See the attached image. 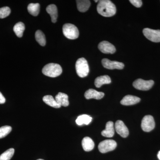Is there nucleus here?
I'll return each mask as SVG.
<instances>
[{"label":"nucleus","instance_id":"obj_13","mask_svg":"<svg viewBox=\"0 0 160 160\" xmlns=\"http://www.w3.org/2000/svg\"><path fill=\"white\" fill-rule=\"evenodd\" d=\"M104 92H98L93 89H89L86 92L85 97L87 99H95L97 100L101 99L104 97Z\"/></svg>","mask_w":160,"mask_h":160},{"label":"nucleus","instance_id":"obj_25","mask_svg":"<svg viewBox=\"0 0 160 160\" xmlns=\"http://www.w3.org/2000/svg\"><path fill=\"white\" fill-rule=\"evenodd\" d=\"M14 153V149L10 148L0 155V160H10Z\"/></svg>","mask_w":160,"mask_h":160},{"label":"nucleus","instance_id":"obj_12","mask_svg":"<svg viewBox=\"0 0 160 160\" xmlns=\"http://www.w3.org/2000/svg\"><path fill=\"white\" fill-rule=\"evenodd\" d=\"M141 99L138 97L128 95L123 98L121 101V104L124 106H131L139 102Z\"/></svg>","mask_w":160,"mask_h":160},{"label":"nucleus","instance_id":"obj_23","mask_svg":"<svg viewBox=\"0 0 160 160\" xmlns=\"http://www.w3.org/2000/svg\"><path fill=\"white\" fill-rule=\"evenodd\" d=\"M25 29V25L22 22L17 23L13 27V31L18 38H22V37L23 32Z\"/></svg>","mask_w":160,"mask_h":160},{"label":"nucleus","instance_id":"obj_21","mask_svg":"<svg viewBox=\"0 0 160 160\" xmlns=\"http://www.w3.org/2000/svg\"><path fill=\"white\" fill-rule=\"evenodd\" d=\"M92 120V118L91 117L87 115L84 114L78 117L76 120V122L79 126H82L83 124L87 125L91 122Z\"/></svg>","mask_w":160,"mask_h":160},{"label":"nucleus","instance_id":"obj_19","mask_svg":"<svg viewBox=\"0 0 160 160\" xmlns=\"http://www.w3.org/2000/svg\"><path fill=\"white\" fill-rule=\"evenodd\" d=\"M78 10L81 12H85L89 9L90 6V1L88 0H78L76 1Z\"/></svg>","mask_w":160,"mask_h":160},{"label":"nucleus","instance_id":"obj_26","mask_svg":"<svg viewBox=\"0 0 160 160\" xmlns=\"http://www.w3.org/2000/svg\"><path fill=\"white\" fill-rule=\"evenodd\" d=\"M12 128L11 126H3L0 128V139L5 138L11 132Z\"/></svg>","mask_w":160,"mask_h":160},{"label":"nucleus","instance_id":"obj_18","mask_svg":"<svg viewBox=\"0 0 160 160\" xmlns=\"http://www.w3.org/2000/svg\"><path fill=\"white\" fill-rule=\"evenodd\" d=\"M111 82V79L108 75L101 76L96 78L95 80V86L97 88H100L105 84H108Z\"/></svg>","mask_w":160,"mask_h":160},{"label":"nucleus","instance_id":"obj_15","mask_svg":"<svg viewBox=\"0 0 160 160\" xmlns=\"http://www.w3.org/2000/svg\"><path fill=\"white\" fill-rule=\"evenodd\" d=\"M55 100L60 106L67 107L69 106V102L68 96L66 93L59 92L55 97Z\"/></svg>","mask_w":160,"mask_h":160},{"label":"nucleus","instance_id":"obj_29","mask_svg":"<svg viewBox=\"0 0 160 160\" xmlns=\"http://www.w3.org/2000/svg\"><path fill=\"white\" fill-rule=\"evenodd\" d=\"M5 102H6V98L0 92V104H4Z\"/></svg>","mask_w":160,"mask_h":160},{"label":"nucleus","instance_id":"obj_11","mask_svg":"<svg viewBox=\"0 0 160 160\" xmlns=\"http://www.w3.org/2000/svg\"><path fill=\"white\" fill-rule=\"evenodd\" d=\"M115 129L118 134L122 138H126L129 134L128 128L121 120H118L115 124Z\"/></svg>","mask_w":160,"mask_h":160},{"label":"nucleus","instance_id":"obj_4","mask_svg":"<svg viewBox=\"0 0 160 160\" xmlns=\"http://www.w3.org/2000/svg\"><path fill=\"white\" fill-rule=\"evenodd\" d=\"M63 32L65 36L69 39L74 40L79 37L78 29L73 24H65L63 26Z\"/></svg>","mask_w":160,"mask_h":160},{"label":"nucleus","instance_id":"obj_30","mask_svg":"<svg viewBox=\"0 0 160 160\" xmlns=\"http://www.w3.org/2000/svg\"><path fill=\"white\" fill-rule=\"evenodd\" d=\"M158 158L159 160H160V151H159L158 154Z\"/></svg>","mask_w":160,"mask_h":160},{"label":"nucleus","instance_id":"obj_17","mask_svg":"<svg viewBox=\"0 0 160 160\" xmlns=\"http://www.w3.org/2000/svg\"><path fill=\"white\" fill-rule=\"evenodd\" d=\"M82 146L85 151H91L94 147V143L91 138L85 137L82 141Z\"/></svg>","mask_w":160,"mask_h":160},{"label":"nucleus","instance_id":"obj_27","mask_svg":"<svg viewBox=\"0 0 160 160\" xmlns=\"http://www.w3.org/2000/svg\"><path fill=\"white\" fill-rule=\"evenodd\" d=\"M11 12V10L9 7H4L0 8V18L7 17Z\"/></svg>","mask_w":160,"mask_h":160},{"label":"nucleus","instance_id":"obj_14","mask_svg":"<svg viewBox=\"0 0 160 160\" xmlns=\"http://www.w3.org/2000/svg\"><path fill=\"white\" fill-rule=\"evenodd\" d=\"M114 134V128L113 123L109 121L106 123V129L102 132L103 136L107 138H111Z\"/></svg>","mask_w":160,"mask_h":160},{"label":"nucleus","instance_id":"obj_8","mask_svg":"<svg viewBox=\"0 0 160 160\" xmlns=\"http://www.w3.org/2000/svg\"><path fill=\"white\" fill-rule=\"evenodd\" d=\"M155 123L154 118L151 115L145 116L142 121L141 127L143 131L149 132L154 129Z\"/></svg>","mask_w":160,"mask_h":160},{"label":"nucleus","instance_id":"obj_9","mask_svg":"<svg viewBox=\"0 0 160 160\" xmlns=\"http://www.w3.org/2000/svg\"><path fill=\"white\" fill-rule=\"evenodd\" d=\"M102 64L103 67L109 69H122L124 67V64L123 63L110 61L107 58H104L102 60Z\"/></svg>","mask_w":160,"mask_h":160},{"label":"nucleus","instance_id":"obj_24","mask_svg":"<svg viewBox=\"0 0 160 160\" xmlns=\"http://www.w3.org/2000/svg\"><path fill=\"white\" fill-rule=\"evenodd\" d=\"M35 38L38 43L41 46H44L46 44V39L45 34L40 30H38L36 32Z\"/></svg>","mask_w":160,"mask_h":160},{"label":"nucleus","instance_id":"obj_20","mask_svg":"<svg viewBox=\"0 0 160 160\" xmlns=\"http://www.w3.org/2000/svg\"><path fill=\"white\" fill-rule=\"evenodd\" d=\"M43 101L48 106H51L53 108H59L61 107V106H60L56 101L55 99L51 95L45 96L43 98Z\"/></svg>","mask_w":160,"mask_h":160},{"label":"nucleus","instance_id":"obj_1","mask_svg":"<svg viewBox=\"0 0 160 160\" xmlns=\"http://www.w3.org/2000/svg\"><path fill=\"white\" fill-rule=\"evenodd\" d=\"M97 11L99 14L103 17H110L115 14L116 7L111 1L101 0L98 3Z\"/></svg>","mask_w":160,"mask_h":160},{"label":"nucleus","instance_id":"obj_3","mask_svg":"<svg viewBox=\"0 0 160 160\" xmlns=\"http://www.w3.org/2000/svg\"><path fill=\"white\" fill-rule=\"evenodd\" d=\"M76 70L80 77H86L89 74V66L87 60L84 58H80L76 63Z\"/></svg>","mask_w":160,"mask_h":160},{"label":"nucleus","instance_id":"obj_32","mask_svg":"<svg viewBox=\"0 0 160 160\" xmlns=\"http://www.w3.org/2000/svg\"><path fill=\"white\" fill-rule=\"evenodd\" d=\"M94 2H98V1H94Z\"/></svg>","mask_w":160,"mask_h":160},{"label":"nucleus","instance_id":"obj_31","mask_svg":"<svg viewBox=\"0 0 160 160\" xmlns=\"http://www.w3.org/2000/svg\"><path fill=\"white\" fill-rule=\"evenodd\" d=\"M37 160H44L42 159H38Z\"/></svg>","mask_w":160,"mask_h":160},{"label":"nucleus","instance_id":"obj_16","mask_svg":"<svg viewBox=\"0 0 160 160\" xmlns=\"http://www.w3.org/2000/svg\"><path fill=\"white\" fill-rule=\"evenodd\" d=\"M46 11L48 12L51 18L52 22L53 23L56 22L58 16V9L55 5L52 4L47 6Z\"/></svg>","mask_w":160,"mask_h":160},{"label":"nucleus","instance_id":"obj_6","mask_svg":"<svg viewBox=\"0 0 160 160\" xmlns=\"http://www.w3.org/2000/svg\"><path fill=\"white\" fill-rule=\"evenodd\" d=\"M154 82L152 80L146 81L142 79H138L133 82V87L138 90L146 91L151 89L154 85Z\"/></svg>","mask_w":160,"mask_h":160},{"label":"nucleus","instance_id":"obj_5","mask_svg":"<svg viewBox=\"0 0 160 160\" xmlns=\"http://www.w3.org/2000/svg\"><path fill=\"white\" fill-rule=\"evenodd\" d=\"M117 146L116 142L114 140H106L101 142L98 147L100 152L104 153L114 150Z\"/></svg>","mask_w":160,"mask_h":160},{"label":"nucleus","instance_id":"obj_7","mask_svg":"<svg viewBox=\"0 0 160 160\" xmlns=\"http://www.w3.org/2000/svg\"><path fill=\"white\" fill-rule=\"evenodd\" d=\"M143 33L144 36L151 42H160V30L145 28L143 29Z\"/></svg>","mask_w":160,"mask_h":160},{"label":"nucleus","instance_id":"obj_28","mask_svg":"<svg viewBox=\"0 0 160 160\" xmlns=\"http://www.w3.org/2000/svg\"><path fill=\"white\" fill-rule=\"evenodd\" d=\"M129 2L132 4L133 5L136 7L139 8L141 7L142 4V2L141 0H130Z\"/></svg>","mask_w":160,"mask_h":160},{"label":"nucleus","instance_id":"obj_10","mask_svg":"<svg viewBox=\"0 0 160 160\" xmlns=\"http://www.w3.org/2000/svg\"><path fill=\"white\" fill-rule=\"evenodd\" d=\"M98 47L100 51L106 54H113L116 52L115 46L107 41L101 42L99 44Z\"/></svg>","mask_w":160,"mask_h":160},{"label":"nucleus","instance_id":"obj_22","mask_svg":"<svg viewBox=\"0 0 160 160\" xmlns=\"http://www.w3.org/2000/svg\"><path fill=\"white\" fill-rule=\"evenodd\" d=\"M40 6L39 3H30L27 9L29 13L33 16H37L39 13Z\"/></svg>","mask_w":160,"mask_h":160},{"label":"nucleus","instance_id":"obj_2","mask_svg":"<svg viewBox=\"0 0 160 160\" xmlns=\"http://www.w3.org/2000/svg\"><path fill=\"white\" fill-rule=\"evenodd\" d=\"M42 72L46 76L56 78L62 74V69L59 64L49 63L43 67Z\"/></svg>","mask_w":160,"mask_h":160}]
</instances>
